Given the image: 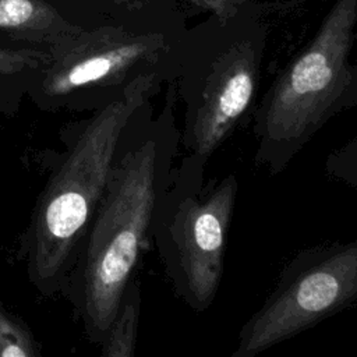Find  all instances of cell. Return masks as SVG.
Here are the masks:
<instances>
[{
    "label": "cell",
    "mask_w": 357,
    "mask_h": 357,
    "mask_svg": "<svg viewBox=\"0 0 357 357\" xmlns=\"http://www.w3.org/2000/svg\"><path fill=\"white\" fill-rule=\"evenodd\" d=\"M0 31L52 47L79 33L40 0H0Z\"/></svg>",
    "instance_id": "ba28073f"
},
{
    "label": "cell",
    "mask_w": 357,
    "mask_h": 357,
    "mask_svg": "<svg viewBox=\"0 0 357 357\" xmlns=\"http://www.w3.org/2000/svg\"><path fill=\"white\" fill-rule=\"evenodd\" d=\"M337 178H339V180H343V181L353 183L354 185H357V173H354V174H350V173H347V174H340V176H337Z\"/></svg>",
    "instance_id": "4fadbf2b"
},
{
    "label": "cell",
    "mask_w": 357,
    "mask_h": 357,
    "mask_svg": "<svg viewBox=\"0 0 357 357\" xmlns=\"http://www.w3.org/2000/svg\"><path fill=\"white\" fill-rule=\"evenodd\" d=\"M163 49L158 36H132L110 29L77 36L52 47L49 61L36 74L31 98L40 109L88 105L99 89H121L153 68Z\"/></svg>",
    "instance_id": "8992f818"
},
{
    "label": "cell",
    "mask_w": 357,
    "mask_h": 357,
    "mask_svg": "<svg viewBox=\"0 0 357 357\" xmlns=\"http://www.w3.org/2000/svg\"><path fill=\"white\" fill-rule=\"evenodd\" d=\"M141 289L139 283L130 280L123 294L120 307L109 329L100 342V354L103 357H132L138 336Z\"/></svg>",
    "instance_id": "9c48e42d"
},
{
    "label": "cell",
    "mask_w": 357,
    "mask_h": 357,
    "mask_svg": "<svg viewBox=\"0 0 357 357\" xmlns=\"http://www.w3.org/2000/svg\"><path fill=\"white\" fill-rule=\"evenodd\" d=\"M258 82V53L251 42L219 52L201 68L183 75L180 145L202 162L252 112Z\"/></svg>",
    "instance_id": "52a82bcc"
},
{
    "label": "cell",
    "mask_w": 357,
    "mask_h": 357,
    "mask_svg": "<svg viewBox=\"0 0 357 357\" xmlns=\"http://www.w3.org/2000/svg\"><path fill=\"white\" fill-rule=\"evenodd\" d=\"M192 1H197L199 4H205V7H212V8H215L220 14L222 8L229 7L231 4H237L241 0H192Z\"/></svg>",
    "instance_id": "7c38bea8"
},
{
    "label": "cell",
    "mask_w": 357,
    "mask_h": 357,
    "mask_svg": "<svg viewBox=\"0 0 357 357\" xmlns=\"http://www.w3.org/2000/svg\"><path fill=\"white\" fill-rule=\"evenodd\" d=\"M49 59L50 53L43 50L0 47V78H14L28 73L38 74Z\"/></svg>",
    "instance_id": "8fae6325"
},
{
    "label": "cell",
    "mask_w": 357,
    "mask_h": 357,
    "mask_svg": "<svg viewBox=\"0 0 357 357\" xmlns=\"http://www.w3.org/2000/svg\"><path fill=\"white\" fill-rule=\"evenodd\" d=\"M357 303V240L298 252L244 322L231 357L257 354Z\"/></svg>",
    "instance_id": "5b68a950"
},
{
    "label": "cell",
    "mask_w": 357,
    "mask_h": 357,
    "mask_svg": "<svg viewBox=\"0 0 357 357\" xmlns=\"http://www.w3.org/2000/svg\"><path fill=\"white\" fill-rule=\"evenodd\" d=\"M160 79L139 75L100 105L46 184L26 243L28 276L42 294L67 286L123 139Z\"/></svg>",
    "instance_id": "7a4b0ae2"
},
{
    "label": "cell",
    "mask_w": 357,
    "mask_h": 357,
    "mask_svg": "<svg viewBox=\"0 0 357 357\" xmlns=\"http://www.w3.org/2000/svg\"><path fill=\"white\" fill-rule=\"evenodd\" d=\"M39 346L28 326L0 301V357H38Z\"/></svg>",
    "instance_id": "30bf717a"
},
{
    "label": "cell",
    "mask_w": 357,
    "mask_h": 357,
    "mask_svg": "<svg viewBox=\"0 0 357 357\" xmlns=\"http://www.w3.org/2000/svg\"><path fill=\"white\" fill-rule=\"evenodd\" d=\"M357 0H337L315 39L271 85L252 109L255 165L271 174L290 160L337 112L350 82L349 52Z\"/></svg>",
    "instance_id": "3957f363"
},
{
    "label": "cell",
    "mask_w": 357,
    "mask_h": 357,
    "mask_svg": "<svg viewBox=\"0 0 357 357\" xmlns=\"http://www.w3.org/2000/svg\"><path fill=\"white\" fill-rule=\"evenodd\" d=\"M172 91L156 119H135L117 153L103 197L92 218L67 287L85 333L100 343L132 279L151 237L156 208L165 194L180 146Z\"/></svg>",
    "instance_id": "6da1fadb"
},
{
    "label": "cell",
    "mask_w": 357,
    "mask_h": 357,
    "mask_svg": "<svg viewBox=\"0 0 357 357\" xmlns=\"http://www.w3.org/2000/svg\"><path fill=\"white\" fill-rule=\"evenodd\" d=\"M205 166L185 155L172 170L151 229L174 293L194 312L206 311L218 294L238 192L234 174L205 187Z\"/></svg>",
    "instance_id": "277c9868"
}]
</instances>
